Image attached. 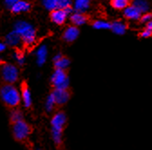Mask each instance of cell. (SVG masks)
<instances>
[{
  "label": "cell",
  "mask_w": 152,
  "mask_h": 150,
  "mask_svg": "<svg viewBox=\"0 0 152 150\" xmlns=\"http://www.w3.org/2000/svg\"><path fill=\"white\" fill-rule=\"evenodd\" d=\"M0 98L6 106L15 108L21 102L20 92L12 84H3L0 88Z\"/></svg>",
  "instance_id": "6da1fadb"
},
{
  "label": "cell",
  "mask_w": 152,
  "mask_h": 150,
  "mask_svg": "<svg viewBox=\"0 0 152 150\" xmlns=\"http://www.w3.org/2000/svg\"><path fill=\"white\" fill-rule=\"evenodd\" d=\"M14 31H15L21 37L22 44L25 45H30L32 44L36 36L35 29L33 27L32 25L26 21H17L15 24Z\"/></svg>",
  "instance_id": "7a4b0ae2"
},
{
  "label": "cell",
  "mask_w": 152,
  "mask_h": 150,
  "mask_svg": "<svg viewBox=\"0 0 152 150\" xmlns=\"http://www.w3.org/2000/svg\"><path fill=\"white\" fill-rule=\"evenodd\" d=\"M12 130L15 139L20 142L26 140L32 133V127L24 120L12 124Z\"/></svg>",
  "instance_id": "3957f363"
},
{
  "label": "cell",
  "mask_w": 152,
  "mask_h": 150,
  "mask_svg": "<svg viewBox=\"0 0 152 150\" xmlns=\"http://www.w3.org/2000/svg\"><path fill=\"white\" fill-rule=\"evenodd\" d=\"M1 76L6 84L13 85L18 79V70L11 63H4L1 67Z\"/></svg>",
  "instance_id": "277c9868"
},
{
  "label": "cell",
  "mask_w": 152,
  "mask_h": 150,
  "mask_svg": "<svg viewBox=\"0 0 152 150\" xmlns=\"http://www.w3.org/2000/svg\"><path fill=\"white\" fill-rule=\"evenodd\" d=\"M51 82L54 89L68 90L69 87V79L67 73L64 70H55L54 73L51 78Z\"/></svg>",
  "instance_id": "5b68a950"
},
{
  "label": "cell",
  "mask_w": 152,
  "mask_h": 150,
  "mask_svg": "<svg viewBox=\"0 0 152 150\" xmlns=\"http://www.w3.org/2000/svg\"><path fill=\"white\" fill-rule=\"evenodd\" d=\"M51 124H52V130L63 133L64 128L66 125V115L64 112L63 111L57 112L53 117L51 120Z\"/></svg>",
  "instance_id": "8992f818"
},
{
  "label": "cell",
  "mask_w": 152,
  "mask_h": 150,
  "mask_svg": "<svg viewBox=\"0 0 152 150\" xmlns=\"http://www.w3.org/2000/svg\"><path fill=\"white\" fill-rule=\"evenodd\" d=\"M52 94L54 99L55 105L62 106L64 105L70 99L71 94L68 90H62V89H54L52 92Z\"/></svg>",
  "instance_id": "52a82bcc"
},
{
  "label": "cell",
  "mask_w": 152,
  "mask_h": 150,
  "mask_svg": "<svg viewBox=\"0 0 152 150\" xmlns=\"http://www.w3.org/2000/svg\"><path fill=\"white\" fill-rule=\"evenodd\" d=\"M21 100L24 102L26 108H29L32 106V99H31V92L28 87V84L26 81L22 82L21 83V92H20Z\"/></svg>",
  "instance_id": "ba28073f"
},
{
  "label": "cell",
  "mask_w": 152,
  "mask_h": 150,
  "mask_svg": "<svg viewBox=\"0 0 152 150\" xmlns=\"http://www.w3.org/2000/svg\"><path fill=\"white\" fill-rule=\"evenodd\" d=\"M67 16H68V14L64 10H62V9H56L50 13L51 20L54 24L59 25H62L63 24H64V22L67 19Z\"/></svg>",
  "instance_id": "9c48e42d"
},
{
  "label": "cell",
  "mask_w": 152,
  "mask_h": 150,
  "mask_svg": "<svg viewBox=\"0 0 152 150\" xmlns=\"http://www.w3.org/2000/svg\"><path fill=\"white\" fill-rule=\"evenodd\" d=\"M79 33H80V31L77 27L71 25V26L67 27L65 29V31L64 32L63 39L67 43H72L77 39V37L79 36Z\"/></svg>",
  "instance_id": "30bf717a"
},
{
  "label": "cell",
  "mask_w": 152,
  "mask_h": 150,
  "mask_svg": "<svg viewBox=\"0 0 152 150\" xmlns=\"http://www.w3.org/2000/svg\"><path fill=\"white\" fill-rule=\"evenodd\" d=\"M22 44L21 37L15 31H12L8 33L6 36V45H9L12 47H18Z\"/></svg>",
  "instance_id": "8fae6325"
},
{
  "label": "cell",
  "mask_w": 152,
  "mask_h": 150,
  "mask_svg": "<svg viewBox=\"0 0 152 150\" xmlns=\"http://www.w3.org/2000/svg\"><path fill=\"white\" fill-rule=\"evenodd\" d=\"M123 14L127 19H129V20H139L140 16L142 15L140 13V11L131 4L124 9Z\"/></svg>",
  "instance_id": "7c38bea8"
},
{
  "label": "cell",
  "mask_w": 152,
  "mask_h": 150,
  "mask_svg": "<svg viewBox=\"0 0 152 150\" xmlns=\"http://www.w3.org/2000/svg\"><path fill=\"white\" fill-rule=\"evenodd\" d=\"M31 9V4L26 1H15L12 8L10 9L14 14H19L23 12H28Z\"/></svg>",
  "instance_id": "4fadbf2b"
},
{
  "label": "cell",
  "mask_w": 152,
  "mask_h": 150,
  "mask_svg": "<svg viewBox=\"0 0 152 150\" xmlns=\"http://www.w3.org/2000/svg\"><path fill=\"white\" fill-rule=\"evenodd\" d=\"M70 19H71V22L73 25V26L77 27V26L84 25L88 21V17L84 14L74 12V13L72 14Z\"/></svg>",
  "instance_id": "5bb4252c"
},
{
  "label": "cell",
  "mask_w": 152,
  "mask_h": 150,
  "mask_svg": "<svg viewBox=\"0 0 152 150\" xmlns=\"http://www.w3.org/2000/svg\"><path fill=\"white\" fill-rule=\"evenodd\" d=\"M90 7V1L88 0H77L73 4L72 9L76 11V13H82L83 14L84 11H86Z\"/></svg>",
  "instance_id": "9a60e30c"
},
{
  "label": "cell",
  "mask_w": 152,
  "mask_h": 150,
  "mask_svg": "<svg viewBox=\"0 0 152 150\" xmlns=\"http://www.w3.org/2000/svg\"><path fill=\"white\" fill-rule=\"evenodd\" d=\"M113 33L117 34H123L127 30V25L121 21H115L113 23H110V28Z\"/></svg>",
  "instance_id": "2e32d148"
},
{
  "label": "cell",
  "mask_w": 152,
  "mask_h": 150,
  "mask_svg": "<svg viewBox=\"0 0 152 150\" xmlns=\"http://www.w3.org/2000/svg\"><path fill=\"white\" fill-rule=\"evenodd\" d=\"M46 55H47V49L45 45L41 46L39 49H38L37 52H36V56H37V63L38 65H43L45 61H46Z\"/></svg>",
  "instance_id": "e0dca14e"
},
{
  "label": "cell",
  "mask_w": 152,
  "mask_h": 150,
  "mask_svg": "<svg viewBox=\"0 0 152 150\" xmlns=\"http://www.w3.org/2000/svg\"><path fill=\"white\" fill-rule=\"evenodd\" d=\"M70 65V60L65 57V56L62 55V57L60 59H58L57 61L54 62V68L55 70H64L65 71V69Z\"/></svg>",
  "instance_id": "ac0fdd59"
},
{
  "label": "cell",
  "mask_w": 152,
  "mask_h": 150,
  "mask_svg": "<svg viewBox=\"0 0 152 150\" xmlns=\"http://www.w3.org/2000/svg\"><path fill=\"white\" fill-rule=\"evenodd\" d=\"M130 5L129 0H112L110 2V6L117 10H124Z\"/></svg>",
  "instance_id": "d6986e66"
},
{
  "label": "cell",
  "mask_w": 152,
  "mask_h": 150,
  "mask_svg": "<svg viewBox=\"0 0 152 150\" xmlns=\"http://www.w3.org/2000/svg\"><path fill=\"white\" fill-rule=\"evenodd\" d=\"M132 6H134L141 15L143 14H146L148 13V9H149V6H148V3L146 2V1H143V0H139V1H134L132 4Z\"/></svg>",
  "instance_id": "ffe728a7"
},
{
  "label": "cell",
  "mask_w": 152,
  "mask_h": 150,
  "mask_svg": "<svg viewBox=\"0 0 152 150\" xmlns=\"http://www.w3.org/2000/svg\"><path fill=\"white\" fill-rule=\"evenodd\" d=\"M23 120V113L20 109H13L11 111V114H10V122L11 124H15L18 121H21Z\"/></svg>",
  "instance_id": "44dd1931"
},
{
  "label": "cell",
  "mask_w": 152,
  "mask_h": 150,
  "mask_svg": "<svg viewBox=\"0 0 152 150\" xmlns=\"http://www.w3.org/2000/svg\"><path fill=\"white\" fill-rule=\"evenodd\" d=\"M92 26L95 29H110V23L103 20H97L92 24Z\"/></svg>",
  "instance_id": "7402d4cb"
},
{
  "label": "cell",
  "mask_w": 152,
  "mask_h": 150,
  "mask_svg": "<svg viewBox=\"0 0 152 150\" xmlns=\"http://www.w3.org/2000/svg\"><path fill=\"white\" fill-rule=\"evenodd\" d=\"M43 5L47 10H50L51 12L58 9V7H57V0H45V1L43 2Z\"/></svg>",
  "instance_id": "603a6c76"
},
{
  "label": "cell",
  "mask_w": 152,
  "mask_h": 150,
  "mask_svg": "<svg viewBox=\"0 0 152 150\" xmlns=\"http://www.w3.org/2000/svg\"><path fill=\"white\" fill-rule=\"evenodd\" d=\"M72 3L70 0H57V7L58 9L65 10L69 7H72Z\"/></svg>",
  "instance_id": "cb8c5ba5"
},
{
  "label": "cell",
  "mask_w": 152,
  "mask_h": 150,
  "mask_svg": "<svg viewBox=\"0 0 152 150\" xmlns=\"http://www.w3.org/2000/svg\"><path fill=\"white\" fill-rule=\"evenodd\" d=\"M14 58L15 59V61L17 62V63L20 65V66L24 65V63H25V56H24V54L20 51L16 50L15 52V53H14Z\"/></svg>",
  "instance_id": "d4e9b609"
},
{
  "label": "cell",
  "mask_w": 152,
  "mask_h": 150,
  "mask_svg": "<svg viewBox=\"0 0 152 150\" xmlns=\"http://www.w3.org/2000/svg\"><path fill=\"white\" fill-rule=\"evenodd\" d=\"M52 135H53V141L57 146H59V145L62 144V135H63L62 132H58V131L52 130Z\"/></svg>",
  "instance_id": "484cf974"
},
{
  "label": "cell",
  "mask_w": 152,
  "mask_h": 150,
  "mask_svg": "<svg viewBox=\"0 0 152 150\" xmlns=\"http://www.w3.org/2000/svg\"><path fill=\"white\" fill-rule=\"evenodd\" d=\"M55 106V102H54V99H53V96L51 93V94L48 96L47 98V101H46V109L48 111H52L53 107Z\"/></svg>",
  "instance_id": "4316f807"
},
{
  "label": "cell",
  "mask_w": 152,
  "mask_h": 150,
  "mask_svg": "<svg viewBox=\"0 0 152 150\" xmlns=\"http://www.w3.org/2000/svg\"><path fill=\"white\" fill-rule=\"evenodd\" d=\"M151 17H152V15L151 13H146V14H143L140 18V21L141 23H148V22H150L151 21Z\"/></svg>",
  "instance_id": "83f0119b"
},
{
  "label": "cell",
  "mask_w": 152,
  "mask_h": 150,
  "mask_svg": "<svg viewBox=\"0 0 152 150\" xmlns=\"http://www.w3.org/2000/svg\"><path fill=\"white\" fill-rule=\"evenodd\" d=\"M152 34V31H149V30H144L143 32H141L140 33V37H143V38H148V37H150Z\"/></svg>",
  "instance_id": "f1b7e54d"
},
{
  "label": "cell",
  "mask_w": 152,
  "mask_h": 150,
  "mask_svg": "<svg viewBox=\"0 0 152 150\" xmlns=\"http://www.w3.org/2000/svg\"><path fill=\"white\" fill-rule=\"evenodd\" d=\"M15 2V0H7V1H6L4 4H5V6H6L8 9H11L12 7L14 6Z\"/></svg>",
  "instance_id": "f546056e"
},
{
  "label": "cell",
  "mask_w": 152,
  "mask_h": 150,
  "mask_svg": "<svg viewBox=\"0 0 152 150\" xmlns=\"http://www.w3.org/2000/svg\"><path fill=\"white\" fill-rule=\"evenodd\" d=\"M6 48H7L6 44H4V43H0V52H3V51H5Z\"/></svg>",
  "instance_id": "4dcf8cb0"
},
{
  "label": "cell",
  "mask_w": 152,
  "mask_h": 150,
  "mask_svg": "<svg viewBox=\"0 0 152 150\" xmlns=\"http://www.w3.org/2000/svg\"><path fill=\"white\" fill-rule=\"evenodd\" d=\"M146 29L147 30H149V31H152V22H148L147 23V26H146Z\"/></svg>",
  "instance_id": "1f68e13d"
}]
</instances>
